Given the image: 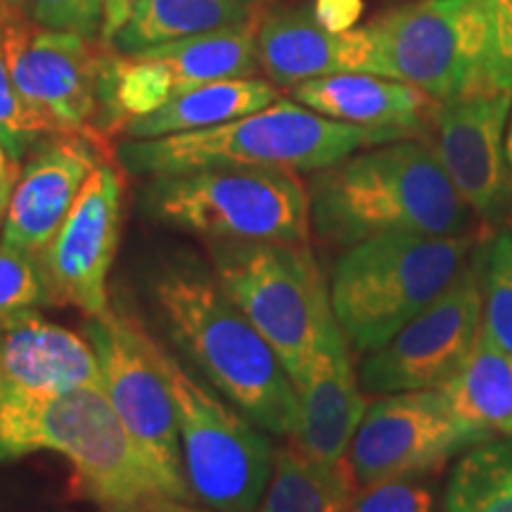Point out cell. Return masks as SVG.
<instances>
[{
	"instance_id": "cell-35",
	"label": "cell",
	"mask_w": 512,
	"mask_h": 512,
	"mask_svg": "<svg viewBox=\"0 0 512 512\" xmlns=\"http://www.w3.org/2000/svg\"><path fill=\"white\" fill-rule=\"evenodd\" d=\"M147 512H216L211 508H204L200 503L192 501H171V498H159V501H152L143 505Z\"/></svg>"
},
{
	"instance_id": "cell-14",
	"label": "cell",
	"mask_w": 512,
	"mask_h": 512,
	"mask_svg": "<svg viewBox=\"0 0 512 512\" xmlns=\"http://www.w3.org/2000/svg\"><path fill=\"white\" fill-rule=\"evenodd\" d=\"M124 181L112 164L100 162L50 245L38 254L55 306H74L88 318L110 306V278L121 240Z\"/></svg>"
},
{
	"instance_id": "cell-32",
	"label": "cell",
	"mask_w": 512,
	"mask_h": 512,
	"mask_svg": "<svg viewBox=\"0 0 512 512\" xmlns=\"http://www.w3.org/2000/svg\"><path fill=\"white\" fill-rule=\"evenodd\" d=\"M316 15L332 31L354 29L361 15V0H316Z\"/></svg>"
},
{
	"instance_id": "cell-22",
	"label": "cell",
	"mask_w": 512,
	"mask_h": 512,
	"mask_svg": "<svg viewBox=\"0 0 512 512\" xmlns=\"http://www.w3.org/2000/svg\"><path fill=\"white\" fill-rule=\"evenodd\" d=\"M271 5L273 0H136L110 46L133 55L261 17Z\"/></svg>"
},
{
	"instance_id": "cell-13",
	"label": "cell",
	"mask_w": 512,
	"mask_h": 512,
	"mask_svg": "<svg viewBox=\"0 0 512 512\" xmlns=\"http://www.w3.org/2000/svg\"><path fill=\"white\" fill-rule=\"evenodd\" d=\"M482 318V273L479 254L472 252V264L444 294L380 349L368 351L358 373L361 389L373 396L439 389L475 347Z\"/></svg>"
},
{
	"instance_id": "cell-33",
	"label": "cell",
	"mask_w": 512,
	"mask_h": 512,
	"mask_svg": "<svg viewBox=\"0 0 512 512\" xmlns=\"http://www.w3.org/2000/svg\"><path fill=\"white\" fill-rule=\"evenodd\" d=\"M136 0H105V22H102L100 38L105 43H112V38L117 36V31L124 27L131 8Z\"/></svg>"
},
{
	"instance_id": "cell-11",
	"label": "cell",
	"mask_w": 512,
	"mask_h": 512,
	"mask_svg": "<svg viewBox=\"0 0 512 512\" xmlns=\"http://www.w3.org/2000/svg\"><path fill=\"white\" fill-rule=\"evenodd\" d=\"M3 53L17 93L53 136H86L102 114L107 62L91 38L38 27L27 12L5 8Z\"/></svg>"
},
{
	"instance_id": "cell-9",
	"label": "cell",
	"mask_w": 512,
	"mask_h": 512,
	"mask_svg": "<svg viewBox=\"0 0 512 512\" xmlns=\"http://www.w3.org/2000/svg\"><path fill=\"white\" fill-rule=\"evenodd\" d=\"M83 328L98 358L100 384L121 425L169 486L171 498L192 501L183 475L174 396L155 356V335L121 292Z\"/></svg>"
},
{
	"instance_id": "cell-3",
	"label": "cell",
	"mask_w": 512,
	"mask_h": 512,
	"mask_svg": "<svg viewBox=\"0 0 512 512\" xmlns=\"http://www.w3.org/2000/svg\"><path fill=\"white\" fill-rule=\"evenodd\" d=\"M41 451L67 458L74 496L102 512L171 498L169 486L133 444L100 382L0 401V463Z\"/></svg>"
},
{
	"instance_id": "cell-27",
	"label": "cell",
	"mask_w": 512,
	"mask_h": 512,
	"mask_svg": "<svg viewBox=\"0 0 512 512\" xmlns=\"http://www.w3.org/2000/svg\"><path fill=\"white\" fill-rule=\"evenodd\" d=\"M55 306L38 254L0 242V320Z\"/></svg>"
},
{
	"instance_id": "cell-19",
	"label": "cell",
	"mask_w": 512,
	"mask_h": 512,
	"mask_svg": "<svg viewBox=\"0 0 512 512\" xmlns=\"http://www.w3.org/2000/svg\"><path fill=\"white\" fill-rule=\"evenodd\" d=\"M98 382V358L86 335L43 318L41 311L0 320V401Z\"/></svg>"
},
{
	"instance_id": "cell-36",
	"label": "cell",
	"mask_w": 512,
	"mask_h": 512,
	"mask_svg": "<svg viewBox=\"0 0 512 512\" xmlns=\"http://www.w3.org/2000/svg\"><path fill=\"white\" fill-rule=\"evenodd\" d=\"M505 157H508V164L512 169V112L508 119V128H505Z\"/></svg>"
},
{
	"instance_id": "cell-20",
	"label": "cell",
	"mask_w": 512,
	"mask_h": 512,
	"mask_svg": "<svg viewBox=\"0 0 512 512\" xmlns=\"http://www.w3.org/2000/svg\"><path fill=\"white\" fill-rule=\"evenodd\" d=\"M290 95L323 117L401 138H425L441 110V102L420 88L377 74L320 76L292 86Z\"/></svg>"
},
{
	"instance_id": "cell-8",
	"label": "cell",
	"mask_w": 512,
	"mask_h": 512,
	"mask_svg": "<svg viewBox=\"0 0 512 512\" xmlns=\"http://www.w3.org/2000/svg\"><path fill=\"white\" fill-rule=\"evenodd\" d=\"M155 356L174 396L192 503L216 512H256L273 470L275 448L266 430L197 380L157 337Z\"/></svg>"
},
{
	"instance_id": "cell-26",
	"label": "cell",
	"mask_w": 512,
	"mask_h": 512,
	"mask_svg": "<svg viewBox=\"0 0 512 512\" xmlns=\"http://www.w3.org/2000/svg\"><path fill=\"white\" fill-rule=\"evenodd\" d=\"M484 328L512 354V235L496 233L479 249Z\"/></svg>"
},
{
	"instance_id": "cell-5",
	"label": "cell",
	"mask_w": 512,
	"mask_h": 512,
	"mask_svg": "<svg viewBox=\"0 0 512 512\" xmlns=\"http://www.w3.org/2000/svg\"><path fill=\"white\" fill-rule=\"evenodd\" d=\"M475 247V235L394 233L344 249L332 271L330 302L349 347L368 354L389 342L448 290Z\"/></svg>"
},
{
	"instance_id": "cell-38",
	"label": "cell",
	"mask_w": 512,
	"mask_h": 512,
	"mask_svg": "<svg viewBox=\"0 0 512 512\" xmlns=\"http://www.w3.org/2000/svg\"><path fill=\"white\" fill-rule=\"evenodd\" d=\"M110 512H147L145 508H124V510H110Z\"/></svg>"
},
{
	"instance_id": "cell-34",
	"label": "cell",
	"mask_w": 512,
	"mask_h": 512,
	"mask_svg": "<svg viewBox=\"0 0 512 512\" xmlns=\"http://www.w3.org/2000/svg\"><path fill=\"white\" fill-rule=\"evenodd\" d=\"M17 178H19V164L8 155V152H5V147L0 145V226H3L5 211H8Z\"/></svg>"
},
{
	"instance_id": "cell-24",
	"label": "cell",
	"mask_w": 512,
	"mask_h": 512,
	"mask_svg": "<svg viewBox=\"0 0 512 512\" xmlns=\"http://www.w3.org/2000/svg\"><path fill=\"white\" fill-rule=\"evenodd\" d=\"M358 491L347 458L325 463L290 441L275 448L271 479L256 512H351Z\"/></svg>"
},
{
	"instance_id": "cell-21",
	"label": "cell",
	"mask_w": 512,
	"mask_h": 512,
	"mask_svg": "<svg viewBox=\"0 0 512 512\" xmlns=\"http://www.w3.org/2000/svg\"><path fill=\"white\" fill-rule=\"evenodd\" d=\"M278 98V86L261 76L216 81L176 95L157 110L126 119L119 131L128 140H152L202 131L264 110Z\"/></svg>"
},
{
	"instance_id": "cell-23",
	"label": "cell",
	"mask_w": 512,
	"mask_h": 512,
	"mask_svg": "<svg viewBox=\"0 0 512 512\" xmlns=\"http://www.w3.org/2000/svg\"><path fill=\"white\" fill-rule=\"evenodd\" d=\"M439 389L453 411L484 439L512 437V354L484 323L463 366Z\"/></svg>"
},
{
	"instance_id": "cell-15",
	"label": "cell",
	"mask_w": 512,
	"mask_h": 512,
	"mask_svg": "<svg viewBox=\"0 0 512 512\" xmlns=\"http://www.w3.org/2000/svg\"><path fill=\"white\" fill-rule=\"evenodd\" d=\"M512 93H475L441 102L434 152L467 207L496 223L512 211V169L505 157Z\"/></svg>"
},
{
	"instance_id": "cell-4",
	"label": "cell",
	"mask_w": 512,
	"mask_h": 512,
	"mask_svg": "<svg viewBox=\"0 0 512 512\" xmlns=\"http://www.w3.org/2000/svg\"><path fill=\"white\" fill-rule=\"evenodd\" d=\"M403 140L337 121L294 100L278 98L264 110L202 131L152 140H124L117 162L131 176H166L214 166H275L294 174H316L366 147Z\"/></svg>"
},
{
	"instance_id": "cell-6",
	"label": "cell",
	"mask_w": 512,
	"mask_h": 512,
	"mask_svg": "<svg viewBox=\"0 0 512 512\" xmlns=\"http://www.w3.org/2000/svg\"><path fill=\"white\" fill-rule=\"evenodd\" d=\"M143 214L204 242H297L311 238L309 188L275 166H214L155 176L140 192Z\"/></svg>"
},
{
	"instance_id": "cell-1",
	"label": "cell",
	"mask_w": 512,
	"mask_h": 512,
	"mask_svg": "<svg viewBox=\"0 0 512 512\" xmlns=\"http://www.w3.org/2000/svg\"><path fill=\"white\" fill-rule=\"evenodd\" d=\"M311 233L335 247L377 235H475L467 207L427 140L403 138L358 150L306 183Z\"/></svg>"
},
{
	"instance_id": "cell-29",
	"label": "cell",
	"mask_w": 512,
	"mask_h": 512,
	"mask_svg": "<svg viewBox=\"0 0 512 512\" xmlns=\"http://www.w3.org/2000/svg\"><path fill=\"white\" fill-rule=\"evenodd\" d=\"M486 5L489 46L475 93H512V0H486Z\"/></svg>"
},
{
	"instance_id": "cell-2",
	"label": "cell",
	"mask_w": 512,
	"mask_h": 512,
	"mask_svg": "<svg viewBox=\"0 0 512 512\" xmlns=\"http://www.w3.org/2000/svg\"><path fill=\"white\" fill-rule=\"evenodd\" d=\"M150 297L166 335L216 392L275 437H292L297 392L261 332L223 292L209 266L190 256L164 259Z\"/></svg>"
},
{
	"instance_id": "cell-30",
	"label": "cell",
	"mask_w": 512,
	"mask_h": 512,
	"mask_svg": "<svg viewBox=\"0 0 512 512\" xmlns=\"http://www.w3.org/2000/svg\"><path fill=\"white\" fill-rule=\"evenodd\" d=\"M27 15L38 27L95 38L105 22V0H29Z\"/></svg>"
},
{
	"instance_id": "cell-16",
	"label": "cell",
	"mask_w": 512,
	"mask_h": 512,
	"mask_svg": "<svg viewBox=\"0 0 512 512\" xmlns=\"http://www.w3.org/2000/svg\"><path fill=\"white\" fill-rule=\"evenodd\" d=\"M256 46L261 74L287 91L297 83L332 74L380 76V50L370 22L366 27L332 31L320 22L313 3L271 5L261 15Z\"/></svg>"
},
{
	"instance_id": "cell-18",
	"label": "cell",
	"mask_w": 512,
	"mask_h": 512,
	"mask_svg": "<svg viewBox=\"0 0 512 512\" xmlns=\"http://www.w3.org/2000/svg\"><path fill=\"white\" fill-rule=\"evenodd\" d=\"M297 420L290 441L306 456L337 463L366 415L368 401L351 363V347L339 323L323 339L306 373L294 382Z\"/></svg>"
},
{
	"instance_id": "cell-25",
	"label": "cell",
	"mask_w": 512,
	"mask_h": 512,
	"mask_svg": "<svg viewBox=\"0 0 512 512\" xmlns=\"http://www.w3.org/2000/svg\"><path fill=\"white\" fill-rule=\"evenodd\" d=\"M444 512H512V437L465 453L448 482Z\"/></svg>"
},
{
	"instance_id": "cell-31",
	"label": "cell",
	"mask_w": 512,
	"mask_h": 512,
	"mask_svg": "<svg viewBox=\"0 0 512 512\" xmlns=\"http://www.w3.org/2000/svg\"><path fill=\"white\" fill-rule=\"evenodd\" d=\"M351 512H434V496L420 479H394L358 491Z\"/></svg>"
},
{
	"instance_id": "cell-28",
	"label": "cell",
	"mask_w": 512,
	"mask_h": 512,
	"mask_svg": "<svg viewBox=\"0 0 512 512\" xmlns=\"http://www.w3.org/2000/svg\"><path fill=\"white\" fill-rule=\"evenodd\" d=\"M3 12L5 5H0V145L19 164L31 150H36L43 136L53 133L36 112L29 110L12 81L3 53Z\"/></svg>"
},
{
	"instance_id": "cell-12",
	"label": "cell",
	"mask_w": 512,
	"mask_h": 512,
	"mask_svg": "<svg viewBox=\"0 0 512 512\" xmlns=\"http://www.w3.org/2000/svg\"><path fill=\"white\" fill-rule=\"evenodd\" d=\"M484 439L453 411L441 389L382 394L370 403L347 460L358 489L437 472L456 453Z\"/></svg>"
},
{
	"instance_id": "cell-37",
	"label": "cell",
	"mask_w": 512,
	"mask_h": 512,
	"mask_svg": "<svg viewBox=\"0 0 512 512\" xmlns=\"http://www.w3.org/2000/svg\"><path fill=\"white\" fill-rule=\"evenodd\" d=\"M0 5H5V8L17 10V12H27L29 0H0Z\"/></svg>"
},
{
	"instance_id": "cell-7",
	"label": "cell",
	"mask_w": 512,
	"mask_h": 512,
	"mask_svg": "<svg viewBox=\"0 0 512 512\" xmlns=\"http://www.w3.org/2000/svg\"><path fill=\"white\" fill-rule=\"evenodd\" d=\"M207 256L223 292L297 382L337 325L330 287L309 242H207Z\"/></svg>"
},
{
	"instance_id": "cell-17",
	"label": "cell",
	"mask_w": 512,
	"mask_h": 512,
	"mask_svg": "<svg viewBox=\"0 0 512 512\" xmlns=\"http://www.w3.org/2000/svg\"><path fill=\"white\" fill-rule=\"evenodd\" d=\"M100 162L93 140L81 133H67L43 143L19 171L0 226V242L41 254L62 228Z\"/></svg>"
},
{
	"instance_id": "cell-10",
	"label": "cell",
	"mask_w": 512,
	"mask_h": 512,
	"mask_svg": "<svg viewBox=\"0 0 512 512\" xmlns=\"http://www.w3.org/2000/svg\"><path fill=\"white\" fill-rule=\"evenodd\" d=\"M380 76L448 102L477 91L489 46L486 0H415L370 22Z\"/></svg>"
}]
</instances>
